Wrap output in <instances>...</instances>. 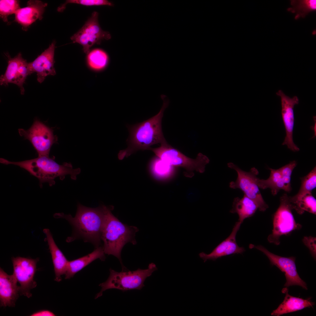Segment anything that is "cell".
<instances>
[{"mask_svg": "<svg viewBox=\"0 0 316 316\" xmlns=\"http://www.w3.org/2000/svg\"><path fill=\"white\" fill-rule=\"evenodd\" d=\"M156 156L172 166L183 168L185 170V175L191 177L196 171L203 173L205 171L207 164L209 162L208 158L201 153H199L195 159L190 158L172 147L167 143L161 145L156 148H151Z\"/></svg>", "mask_w": 316, "mask_h": 316, "instance_id": "6", "label": "cell"}, {"mask_svg": "<svg viewBox=\"0 0 316 316\" xmlns=\"http://www.w3.org/2000/svg\"><path fill=\"white\" fill-rule=\"evenodd\" d=\"M297 162L294 160L281 167L278 169L281 175L284 177H291L293 170L296 166Z\"/></svg>", "mask_w": 316, "mask_h": 316, "instance_id": "31", "label": "cell"}, {"mask_svg": "<svg viewBox=\"0 0 316 316\" xmlns=\"http://www.w3.org/2000/svg\"><path fill=\"white\" fill-rule=\"evenodd\" d=\"M270 173L269 177L266 179H257V184L260 188H269L272 195H275L281 190L289 193L292 188L291 181L286 177L283 176L278 169L269 168Z\"/></svg>", "mask_w": 316, "mask_h": 316, "instance_id": "21", "label": "cell"}, {"mask_svg": "<svg viewBox=\"0 0 316 316\" xmlns=\"http://www.w3.org/2000/svg\"><path fill=\"white\" fill-rule=\"evenodd\" d=\"M13 274L8 275L0 269V302L1 307H14L19 297L20 287Z\"/></svg>", "mask_w": 316, "mask_h": 316, "instance_id": "17", "label": "cell"}, {"mask_svg": "<svg viewBox=\"0 0 316 316\" xmlns=\"http://www.w3.org/2000/svg\"><path fill=\"white\" fill-rule=\"evenodd\" d=\"M55 157H50L49 156H38L36 158L20 162H11L0 158V163L6 165L13 164L23 168L30 174L37 178L39 181L40 187L43 183H47L50 186L54 185L55 179L59 177L61 180H63L68 175L71 178L75 180L77 176L81 172L79 168L73 169L71 164L65 162L62 165L57 163Z\"/></svg>", "mask_w": 316, "mask_h": 316, "instance_id": "3", "label": "cell"}, {"mask_svg": "<svg viewBox=\"0 0 316 316\" xmlns=\"http://www.w3.org/2000/svg\"><path fill=\"white\" fill-rule=\"evenodd\" d=\"M301 185L298 193L293 196L289 197L290 202H293L300 199L305 194L311 193L316 187V167L306 176L301 178Z\"/></svg>", "mask_w": 316, "mask_h": 316, "instance_id": "24", "label": "cell"}, {"mask_svg": "<svg viewBox=\"0 0 316 316\" xmlns=\"http://www.w3.org/2000/svg\"><path fill=\"white\" fill-rule=\"evenodd\" d=\"M276 94L281 98V114L286 132V135L282 145H286L288 148L293 152H298L300 149L293 142V133L294 122L293 109L295 105L299 103V99L296 96L290 97L281 90H279Z\"/></svg>", "mask_w": 316, "mask_h": 316, "instance_id": "14", "label": "cell"}, {"mask_svg": "<svg viewBox=\"0 0 316 316\" xmlns=\"http://www.w3.org/2000/svg\"><path fill=\"white\" fill-rule=\"evenodd\" d=\"M161 97L163 104L157 114L141 123L127 126L129 132L126 140L128 146L119 152V159L122 160L139 150H150L151 147L155 144L167 143L162 132V122L164 113L169 102L165 95H162Z\"/></svg>", "mask_w": 316, "mask_h": 316, "instance_id": "2", "label": "cell"}, {"mask_svg": "<svg viewBox=\"0 0 316 316\" xmlns=\"http://www.w3.org/2000/svg\"><path fill=\"white\" fill-rule=\"evenodd\" d=\"M68 4H78L87 6L102 5L112 6L113 5L111 3L106 0H68L66 1L64 4L59 7L58 11L59 12L63 11L66 5Z\"/></svg>", "mask_w": 316, "mask_h": 316, "instance_id": "30", "label": "cell"}, {"mask_svg": "<svg viewBox=\"0 0 316 316\" xmlns=\"http://www.w3.org/2000/svg\"><path fill=\"white\" fill-rule=\"evenodd\" d=\"M282 291L286 294L284 300L278 308L271 313L272 315L279 316L300 310L306 308L313 307L315 305V303L311 301L310 298L305 299L290 295L288 294V290L286 287L283 288Z\"/></svg>", "mask_w": 316, "mask_h": 316, "instance_id": "20", "label": "cell"}, {"mask_svg": "<svg viewBox=\"0 0 316 316\" xmlns=\"http://www.w3.org/2000/svg\"><path fill=\"white\" fill-rule=\"evenodd\" d=\"M290 203L293 209L299 214H302L307 211L316 214V200L311 193H307L298 200Z\"/></svg>", "mask_w": 316, "mask_h": 316, "instance_id": "27", "label": "cell"}, {"mask_svg": "<svg viewBox=\"0 0 316 316\" xmlns=\"http://www.w3.org/2000/svg\"><path fill=\"white\" fill-rule=\"evenodd\" d=\"M43 231L46 236V240L51 256L55 274V280L59 282L62 280L61 276L66 273L69 261L56 245L50 230L44 229Z\"/></svg>", "mask_w": 316, "mask_h": 316, "instance_id": "19", "label": "cell"}, {"mask_svg": "<svg viewBox=\"0 0 316 316\" xmlns=\"http://www.w3.org/2000/svg\"><path fill=\"white\" fill-rule=\"evenodd\" d=\"M242 223L238 221L235 224L232 232L225 239L218 245L212 251L207 254L202 252L199 254L200 257L205 262L208 260L215 261L222 257L233 254H242L245 250L243 247H240L236 241V236Z\"/></svg>", "mask_w": 316, "mask_h": 316, "instance_id": "15", "label": "cell"}, {"mask_svg": "<svg viewBox=\"0 0 316 316\" xmlns=\"http://www.w3.org/2000/svg\"><path fill=\"white\" fill-rule=\"evenodd\" d=\"M55 314L50 311L43 310L33 313L30 315L32 316H54Z\"/></svg>", "mask_w": 316, "mask_h": 316, "instance_id": "33", "label": "cell"}, {"mask_svg": "<svg viewBox=\"0 0 316 316\" xmlns=\"http://www.w3.org/2000/svg\"><path fill=\"white\" fill-rule=\"evenodd\" d=\"M98 13L94 12L82 27L71 37L73 43L82 45L85 53L88 54L90 48L95 44H100L102 40L111 38L110 33L103 31L98 21Z\"/></svg>", "mask_w": 316, "mask_h": 316, "instance_id": "10", "label": "cell"}, {"mask_svg": "<svg viewBox=\"0 0 316 316\" xmlns=\"http://www.w3.org/2000/svg\"><path fill=\"white\" fill-rule=\"evenodd\" d=\"M292 209L289 196L284 194L280 197L279 205L274 215L272 232L267 238L269 242L279 245L281 236L301 228V225L295 221Z\"/></svg>", "mask_w": 316, "mask_h": 316, "instance_id": "8", "label": "cell"}, {"mask_svg": "<svg viewBox=\"0 0 316 316\" xmlns=\"http://www.w3.org/2000/svg\"><path fill=\"white\" fill-rule=\"evenodd\" d=\"M20 135L28 140L38 153V156H49L52 145L57 142L58 138L53 130L36 118L28 130L18 129Z\"/></svg>", "mask_w": 316, "mask_h": 316, "instance_id": "9", "label": "cell"}, {"mask_svg": "<svg viewBox=\"0 0 316 316\" xmlns=\"http://www.w3.org/2000/svg\"><path fill=\"white\" fill-rule=\"evenodd\" d=\"M112 206H107L102 235L103 247L105 254L112 255L119 260L123 265L121 257L122 249L127 243L136 244L135 237L138 229L121 222L111 213Z\"/></svg>", "mask_w": 316, "mask_h": 316, "instance_id": "4", "label": "cell"}, {"mask_svg": "<svg viewBox=\"0 0 316 316\" xmlns=\"http://www.w3.org/2000/svg\"><path fill=\"white\" fill-rule=\"evenodd\" d=\"M47 4L40 0H30L27 6L20 8L15 14V21L22 26L24 30L37 20H41Z\"/></svg>", "mask_w": 316, "mask_h": 316, "instance_id": "18", "label": "cell"}, {"mask_svg": "<svg viewBox=\"0 0 316 316\" xmlns=\"http://www.w3.org/2000/svg\"><path fill=\"white\" fill-rule=\"evenodd\" d=\"M316 238L311 236H305L303 239V242L310 250L314 258H316Z\"/></svg>", "mask_w": 316, "mask_h": 316, "instance_id": "32", "label": "cell"}, {"mask_svg": "<svg viewBox=\"0 0 316 316\" xmlns=\"http://www.w3.org/2000/svg\"><path fill=\"white\" fill-rule=\"evenodd\" d=\"M56 42L54 41L47 49L32 62L28 63L32 73H37V80L42 83L48 75H54L56 72L54 67Z\"/></svg>", "mask_w": 316, "mask_h": 316, "instance_id": "16", "label": "cell"}, {"mask_svg": "<svg viewBox=\"0 0 316 316\" xmlns=\"http://www.w3.org/2000/svg\"><path fill=\"white\" fill-rule=\"evenodd\" d=\"M103 246L95 248L92 253L78 258L69 261L65 274V279H70L75 274L95 260H105V257Z\"/></svg>", "mask_w": 316, "mask_h": 316, "instance_id": "22", "label": "cell"}, {"mask_svg": "<svg viewBox=\"0 0 316 316\" xmlns=\"http://www.w3.org/2000/svg\"><path fill=\"white\" fill-rule=\"evenodd\" d=\"M257 209L255 202L244 195L241 198H234L230 212L237 213L239 217L238 221L242 223L244 219L253 216Z\"/></svg>", "mask_w": 316, "mask_h": 316, "instance_id": "23", "label": "cell"}, {"mask_svg": "<svg viewBox=\"0 0 316 316\" xmlns=\"http://www.w3.org/2000/svg\"><path fill=\"white\" fill-rule=\"evenodd\" d=\"M20 8V1L16 0H1L0 1V17L5 22H7L8 16L15 14Z\"/></svg>", "mask_w": 316, "mask_h": 316, "instance_id": "29", "label": "cell"}, {"mask_svg": "<svg viewBox=\"0 0 316 316\" xmlns=\"http://www.w3.org/2000/svg\"><path fill=\"white\" fill-rule=\"evenodd\" d=\"M292 7L288 9V11L296 13L295 19L304 18L308 14L316 9L315 0H291Z\"/></svg>", "mask_w": 316, "mask_h": 316, "instance_id": "26", "label": "cell"}, {"mask_svg": "<svg viewBox=\"0 0 316 316\" xmlns=\"http://www.w3.org/2000/svg\"><path fill=\"white\" fill-rule=\"evenodd\" d=\"M250 246L263 253L268 258L271 264L275 265L284 273L286 280L284 284L285 287L298 285L305 289H307L306 283L300 278L297 272L295 257H286L276 255L269 252L261 245L251 244Z\"/></svg>", "mask_w": 316, "mask_h": 316, "instance_id": "12", "label": "cell"}, {"mask_svg": "<svg viewBox=\"0 0 316 316\" xmlns=\"http://www.w3.org/2000/svg\"><path fill=\"white\" fill-rule=\"evenodd\" d=\"M227 166L229 168L235 170L237 174L236 181L229 183V187L233 189H240L244 195L255 202L260 211H265L269 206L264 201L257 184L258 178L257 176L259 172L257 169L253 167L249 171H246L231 162L228 163Z\"/></svg>", "mask_w": 316, "mask_h": 316, "instance_id": "7", "label": "cell"}, {"mask_svg": "<svg viewBox=\"0 0 316 316\" xmlns=\"http://www.w3.org/2000/svg\"><path fill=\"white\" fill-rule=\"evenodd\" d=\"M149 167L152 175L158 179H164L168 177L170 175L173 169V166L157 156L151 160Z\"/></svg>", "mask_w": 316, "mask_h": 316, "instance_id": "28", "label": "cell"}, {"mask_svg": "<svg viewBox=\"0 0 316 316\" xmlns=\"http://www.w3.org/2000/svg\"><path fill=\"white\" fill-rule=\"evenodd\" d=\"M313 118L314 120V125L313 126H311V129L313 130L314 131V136H313L312 138H315L316 136V116H313Z\"/></svg>", "mask_w": 316, "mask_h": 316, "instance_id": "34", "label": "cell"}, {"mask_svg": "<svg viewBox=\"0 0 316 316\" xmlns=\"http://www.w3.org/2000/svg\"><path fill=\"white\" fill-rule=\"evenodd\" d=\"M12 260L13 269V274L20 284L19 293L30 298L32 296L31 290L37 285L34 277L39 259L17 257H13Z\"/></svg>", "mask_w": 316, "mask_h": 316, "instance_id": "11", "label": "cell"}, {"mask_svg": "<svg viewBox=\"0 0 316 316\" xmlns=\"http://www.w3.org/2000/svg\"><path fill=\"white\" fill-rule=\"evenodd\" d=\"M87 60L88 65L91 69L101 71L107 67L109 59L105 51L100 49H95L89 53Z\"/></svg>", "mask_w": 316, "mask_h": 316, "instance_id": "25", "label": "cell"}, {"mask_svg": "<svg viewBox=\"0 0 316 316\" xmlns=\"http://www.w3.org/2000/svg\"><path fill=\"white\" fill-rule=\"evenodd\" d=\"M157 269L153 263L149 264L147 269H144L138 268L136 270L130 271L124 267H122L121 272H118L110 269L107 279L99 285L101 289L97 295L95 299L101 296L104 291L109 289H116L123 291L140 290L144 286L146 279Z\"/></svg>", "mask_w": 316, "mask_h": 316, "instance_id": "5", "label": "cell"}, {"mask_svg": "<svg viewBox=\"0 0 316 316\" xmlns=\"http://www.w3.org/2000/svg\"><path fill=\"white\" fill-rule=\"evenodd\" d=\"M7 57L8 66L4 73L0 76V85L6 86L9 83L16 84L20 88L21 94L23 95L25 92L23 84L27 76L32 74L28 63L22 57L20 53L13 58L8 55Z\"/></svg>", "mask_w": 316, "mask_h": 316, "instance_id": "13", "label": "cell"}, {"mask_svg": "<svg viewBox=\"0 0 316 316\" xmlns=\"http://www.w3.org/2000/svg\"><path fill=\"white\" fill-rule=\"evenodd\" d=\"M107 206L102 205L91 208L78 204L76 213L73 217L70 214L63 213H55L56 218L64 219L68 221L73 229L74 234L68 238L70 242L77 238L89 242L97 248L100 246L102 230L104 223Z\"/></svg>", "mask_w": 316, "mask_h": 316, "instance_id": "1", "label": "cell"}]
</instances>
